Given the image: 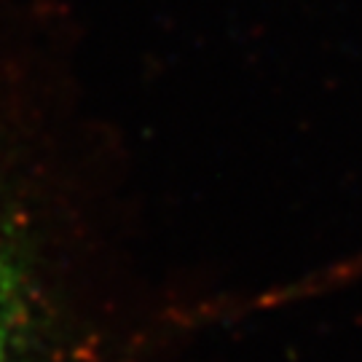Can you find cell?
I'll use <instances>...</instances> for the list:
<instances>
[{
  "label": "cell",
  "instance_id": "1",
  "mask_svg": "<svg viewBox=\"0 0 362 362\" xmlns=\"http://www.w3.org/2000/svg\"><path fill=\"white\" fill-rule=\"evenodd\" d=\"M70 180L0 105V362H172L169 311Z\"/></svg>",
  "mask_w": 362,
  "mask_h": 362
}]
</instances>
